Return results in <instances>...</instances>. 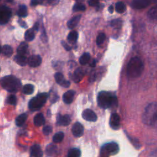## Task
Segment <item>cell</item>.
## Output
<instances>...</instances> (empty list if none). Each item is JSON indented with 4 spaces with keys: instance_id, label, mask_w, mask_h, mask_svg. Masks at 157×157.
<instances>
[{
    "instance_id": "1",
    "label": "cell",
    "mask_w": 157,
    "mask_h": 157,
    "mask_svg": "<svg viewBox=\"0 0 157 157\" xmlns=\"http://www.w3.org/2000/svg\"><path fill=\"white\" fill-rule=\"evenodd\" d=\"M142 121L148 126H157V102L150 103L145 107L142 114Z\"/></svg>"
},
{
    "instance_id": "2",
    "label": "cell",
    "mask_w": 157,
    "mask_h": 157,
    "mask_svg": "<svg viewBox=\"0 0 157 157\" xmlns=\"http://www.w3.org/2000/svg\"><path fill=\"white\" fill-rule=\"evenodd\" d=\"M144 64L138 57H134L130 59L127 66L126 74L129 78L134 79L139 77L144 71Z\"/></svg>"
},
{
    "instance_id": "3",
    "label": "cell",
    "mask_w": 157,
    "mask_h": 157,
    "mask_svg": "<svg viewBox=\"0 0 157 157\" xmlns=\"http://www.w3.org/2000/svg\"><path fill=\"white\" fill-rule=\"evenodd\" d=\"M98 103L100 107L108 109L117 104V99L109 92L101 91L98 96Z\"/></svg>"
},
{
    "instance_id": "4",
    "label": "cell",
    "mask_w": 157,
    "mask_h": 157,
    "mask_svg": "<svg viewBox=\"0 0 157 157\" xmlns=\"http://www.w3.org/2000/svg\"><path fill=\"white\" fill-rule=\"evenodd\" d=\"M2 88L10 93L18 91L21 86L20 81L13 75H7L2 77L1 80Z\"/></svg>"
},
{
    "instance_id": "5",
    "label": "cell",
    "mask_w": 157,
    "mask_h": 157,
    "mask_svg": "<svg viewBox=\"0 0 157 157\" xmlns=\"http://www.w3.org/2000/svg\"><path fill=\"white\" fill-rule=\"evenodd\" d=\"M48 94L46 93H42L32 98L28 104L29 109L32 111L39 110L46 102Z\"/></svg>"
},
{
    "instance_id": "6",
    "label": "cell",
    "mask_w": 157,
    "mask_h": 157,
    "mask_svg": "<svg viewBox=\"0 0 157 157\" xmlns=\"http://www.w3.org/2000/svg\"><path fill=\"white\" fill-rule=\"evenodd\" d=\"M118 145L115 142H109L104 144L101 150V156H109L115 155L118 151Z\"/></svg>"
},
{
    "instance_id": "7",
    "label": "cell",
    "mask_w": 157,
    "mask_h": 157,
    "mask_svg": "<svg viewBox=\"0 0 157 157\" xmlns=\"http://www.w3.org/2000/svg\"><path fill=\"white\" fill-rule=\"evenodd\" d=\"M12 15L11 9L6 6H1L0 9V23L4 25L7 23Z\"/></svg>"
},
{
    "instance_id": "8",
    "label": "cell",
    "mask_w": 157,
    "mask_h": 157,
    "mask_svg": "<svg viewBox=\"0 0 157 157\" xmlns=\"http://www.w3.org/2000/svg\"><path fill=\"white\" fill-rule=\"evenodd\" d=\"M155 3H157V0H132L131 6L133 9H142Z\"/></svg>"
},
{
    "instance_id": "9",
    "label": "cell",
    "mask_w": 157,
    "mask_h": 157,
    "mask_svg": "<svg viewBox=\"0 0 157 157\" xmlns=\"http://www.w3.org/2000/svg\"><path fill=\"white\" fill-rule=\"evenodd\" d=\"M82 117L86 121H96L97 120L96 114L91 109H86L82 112Z\"/></svg>"
},
{
    "instance_id": "10",
    "label": "cell",
    "mask_w": 157,
    "mask_h": 157,
    "mask_svg": "<svg viewBox=\"0 0 157 157\" xmlns=\"http://www.w3.org/2000/svg\"><path fill=\"white\" fill-rule=\"evenodd\" d=\"M83 131H84L83 126L79 122H76L72 126V132L73 135L74 136H75V137H80V136H82L83 135Z\"/></svg>"
},
{
    "instance_id": "11",
    "label": "cell",
    "mask_w": 157,
    "mask_h": 157,
    "mask_svg": "<svg viewBox=\"0 0 157 157\" xmlns=\"http://www.w3.org/2000/svg\"><path fill=\"white\" fill-rule=\"evenodd\" d=\"M110 126L113 129H117L120 127V118L119 115L116 113H113L111 115L110 118Z\"/></svg>"
},
{
    "instance_id": "12",
    "label": "cell",
    "mask_w": 157,
    "mask_h": 157,
    "mask_svg": "<svg viewBox=\"0 0 157 157\" xmlns=\"http://www.w3.org/2000/svg\"><path fill=\"white\" fill-rule=\"evenodd\" d=\"M59 0H31V5L34 6L38 4L54 6L59 2Z\"/></svg>"
},
{
    "instance_id": "13",
    "label": "cell",
    "mask_w": 157,
    "mask_h": 157,
    "mask_svg": "<svg viewBox=\"0 0 157 157\" xmlns=\"http://www.w3.org/2000/svg\"><path fill=\"white\" fill-rule=\"evenodd\" d=\"M42 62V58L39 55H31L28 58V64L30 67H36L39 66Z\"/></svg>"
},
{
    "instance_id": "14",
    "label": "cell",
    "mask_w": 157,
    "mask_h": 157,
    "mask_svg": "<svg viewBox=\"0 0 157 157\" xmlns=\"http://www.w3.org/2000/svg\"><path fill=\"white\" fill-rule=\"evenodd\" d=\"M55 78L56 82L62 86L68 88L70 86V82L67 80H64L63 75L60 72H56L55 74Z\"/></svg>"
},
{
    "instance_id": "15",
    "label": "cell",
    "mask_w": 157,
    "mask_h": 157,
    "mask_svg": "<svg viewBox=\"0 0 157 157\" xmlns=\"http://www.w3.org/2000/svg\"><path fill=\"white\" fill-rule=\"evenodd\" d=\"M56 120H57V123L59 125H62V126H67L70 124L71 121L70 116L68 115H61L59 114L57 116Z\"/></svg>"
},
{
    "instance_id": "16",
    "label": "cell",
    "mask_w": 157,
    "mask_h": 157,
    "mask_svg": "<svg viewBox=\"0 0 157 157\" xmlns=\"http://www.w3.org/2000/svg\"><path fill=\"white\" fill-rule=\"evenodd\" d=\"M84 71L82 68H77L72 75V80L76 83L80 82L84 76Z\"/></svg>"
},
{
    "instance_id": "17",
    "label": "cell",
    "mask_w": 157,
    "mask_h": 157,
    "mask_svg": "<svg viewBox=\"0 0 157 157\" xmlns=\"http://www.w3.org/2000/svg\"><path fill=\"white\" fill-rule=\"evenodd\" d=\"M75 93V92L74 90H69L66 91L63 96V101L66 104H71L73 101Z\"/></svg>"
},
{
    "instance_id": "18",
    "label": "cell",
    "mask_w": 157,
    "mask_h": 157,
    "mask_svg": "<svg viewBox=\"0 0 157 157\" xmlns=\"http://www.w3.org/2000/svg\"><path fill=\"white\" fill-rule=\"evenodd\" d=\"M30 155L31 156L34 157H40L43 155V152L38 145H34L31 147L30 150Z\"/></svg>"
},
{
    "instance_id": "19",
    "label": "cell",
    "mask_w": 157,
    "mask_h": 157,
    "mask_svg": "<svg viewBox=\"0 0 157 157\" xmlns=\"http://www.w3.org/2000/svg\"><path fill=\"white\" fill-rule=\"evenodd\" d=\"M14 61L21 66H25L28 63V59L25 55L18 54L14 57Z\"/></svg>"
},
{
    "instance_id": "20",
    "label": "cell",
    "mask_w": 157,
    "mask_h": 157,
    "mask_svg": "<svg viewBox=\"0 0 157 157\" xmlns=\"http://www.w3.org/2000/svg\"><path fill=\"white\" fill-rule=\"evenodd\" d=\"M81 18V15H76L74 17H72L71 20H69L67 22V27L70 29H72L74 28H75L77 24L78 23L80 20Z\"/></svg>"
},
{
    "instance_id": "21",
    "label": "cell",
    "mask_w": 157,
    "mask_h": 157,
    "mask_svg": "<svg viewBox=\"0 0 157 157\" xmlns=\"http://www.w3.org/2000/svg\"><path fill=\"white\" fill-rule=\"evenodd\" d=\"M34 123L36 126H40L45 123V118L42 113H39L34 117Z\"/></svg>"
},
{
    "instance_id": "22",
    "label": "cell",
    "mask_w": 157,
    "mask_h": 157,
    "mask_svg": "<svg viewBox=\"0 0 157 157\" xmlns=\"http://www.w3.org/2000/svg\"><path fill=\"white\" fill-rule=\"evenodd\" d=\"M28 45L26 42H21L20 44L18 45L17 47V53L18 55H25L28 53Z\"/></svg>"
},
{
    "instance_id": "23",
    "label": "cell",
    "mask_w": 157,
    "mask_h": 157,
    "mask_svg": "<svg viewBox=\"0 0 157 157\" xmlns=\"http://www.w3.org/2000/svg\"><path fill=\"white\" fill-rule=\"evenodd\" d=\"M148 17L149 18L157 20V5L152 7L148 12Z\"/></svg>"
},
{
    "instance_id": "24",
    "label": "cell",
    "mask_w": 157,
    "mask_h": 157,
    "mask_svg": "<svg viewBox=\"0 0 157 157\" xmlns=\"http://www.w3.org/2000/svg\"><path fill=\"white\" fill-rule=\"evenodd\" d=\"M27 114L26 113H22L18 116L17 118L15 119V124L18 126H20L23 124V123L25 122V121L27 119Z\"/></svg>"
},
{
    "instance_id": "25",
    "label": "cell",
    "mask_w": 157,
    "mask_h": 157,
    "mask_svg": "<svg viewBox=\"0 0 157 157\" xmlns=\"http://www.w3.org/2000/svg\"><path fill=\"white\" fill-rule=\"evenodd\" d=\"M1 53L6 56H10L13 53L12 48L8 45H4L2 46L1 49Z\"/></svg>"
},
{
    "instance_id": "26",
    "label": "cell",
    "mask_w": 157,
    "mask_h": 157,
    "mask_svg": "<svg viewBox=\"0 0 157 157\" xmlns=\"http://www.w3.org/2000/svg\"><path fill=\"white\" fill-rule=\"evenodd\" d=\"M35 37L34 29L33 28L28 29L25 33V39L26 41H31Z\"/></svg>"
},
{
    "instance_id": "27",
    "label": "cell",
    "mask_w": 157,
    "mask_h": 157,
    "mask_svg": "<svg viewBox=\"0 0 157 157\" xmlns=\"http://www.w3.org/2000/svg\"><path fill=\"white\" fill-rule=\"evenodd\" d=\"M126 9V7L125 4L123 2L119 1L117 2L115 4V10L120 13H122L124 12V11Z\"/></svg>"
},
{
    "instance_id": "28",
    "label": "cell",
    "mask_w": 157,
    "mask_h": 157,
    "mask_svg": "<svg viewBox=\"0 0 157 157\" xmlns=\"http://www.w3.org/2000/svg\"><path fill=\"white\" fill-rule=\"evenodd\" d=\"M27 8L25 5H20L17 10V15L20 17H25L27 16Z\"/></svg>"
},
{
    "instance_id": "29",
    "label": "cell",
    "mask_w": 157,
    "mask_h": 157,
    "mask_svg": "<svg viewBox=\"0 0 157 157\" xmlns=\"http://www.w3.org/2000/svg\"><path fill=\"white\" fill-rule=\"evenodd\" d=\"M56 146L51 144L47 146L45 149V153L47 155H53L56 151Z\"/></svg>"
},
{
    "instance_id": "30",
    "label": "cell",
    "mask_w": 157,
    "mask_h": 157,
    "mask_svg": "<svg viewBox=\"0 0 157 157\" xmlns=\"http://www.w3.org/2000/svg\"><path fill=\"white\" fill-rule=\"evenodd\" d=\"M78 38V33L75 31H72L70 32L67 36V40L71 42L74 43L77 41Z\"/></svg>"
},
{
    "instance_id": "31",
    "label": "cell",
    "mask_w": 157,
    "mask_h": 157,
    "mask_svg": "<svg viewBox=\"0 0 157 157\" xmlns=\"http://www.w3.org/2000/svg\"><path fill=\"white\" fill-rule=\"evenodd\" d=\"M34 88L31 84H26L23 86V92L26 94H31L34 92Z\"/></svg>"
},
{
    "instance_id": "32",
    "label": "cell",
    "mask_w": 157,
    "mask_h": 157,
    "mask_svg": "<svg viewBox=\"0 0 157 157\" xmlns=\"http://www.w3.org/2000/svg\"><path fill=\"white\" fill-rule=\"evenodd\" d=\"M81 155L80 150L78 148H71L69 150L67 156L69 157H79Z\"/></svg>"
},
{
    "instance_id": "33",
    "label": "cell",
    "mask_w": 157,
    "mask_h": 157,
    "mask_svg": "<svg viewBox=\"0 0 157 157\" xmlns=\"http://www.w3.org/2000/svg\"><path fill=\"white\" fill-rule=\"evenodd\" d=\"M90 59V54L88 53H85L80 56V59H79V62L81 64L85 65L89 61Z\"/></svg>"
},
{
    "instance_id": "34",
    "label": "cell",
    "mask_w": 157,
    "mask_h": 157,
    "mask_svg": "<svg viewBox=\"0 0 157 157\" xmlns=\"http://www.w3.org/2000/svg\"><path fill=\"white\" fill-rule=\"evenodd\" d=\"M64 133L63 132H58L56 133L53 137V142L55 143L61 142L64 138Z\"/></svg>"
},
{
    "instance_id": "35",
    "label": "cell",
    "mask_w": 157,
    "mask_h": 157,
    "mask_svg": "<svg viewBox=\"0 0 157 157\" xmlns=\"http://www.w3.org/2000/svg\"><path fill=\"white\" fill-rule=\"evenodd\" d=\"M86 7L82 3L77 2L74 4L72 8V10L74 12H78V11H84L85 10Z\"/></svg>"
},
{
    "instance_id": "36",
    "label": "cell",
    "mask_w": 157,
    "mask_h": 157,
    "mask_svg": "<svg viewBox=\"0 0 157 157\" xmlns=\"http://www.w3.org/2000/svg\"><path fill=\"white\" fill-rule=\"evenodd\" d=\"M121 24H122V21L120 19L113 20L110 22L111 26L115 28H120L121 26Z\"/></svg>"
},
{
    "instance_id": "37",
    "label": "cell",
    "mask_w": 157,
    "mask_h": 157,
    "mask_svg": "<svg viewBox=\"0 0 157 157\" xmlns=\"http://www.w3.org/2000/svg\"><path fill=\"white\" fill-rule=\"evenodd\" d=\"M105 39V35L103 33H101L98 34L97 38H96V44L98 45H101L104 42V41Z\"/></svg>"
},
{
    "instance_id": "38",
    "label": "cell",
    "mask_w": 157,
    "mask_h": 157,
    "mask_svg": "<svg viewBox=\"0 0 157 157\" xmlns=\"http://www.w3.org/2000/svg\"><path fill=\"white\" fill-rule=\"evenodd\" d=\"M7 103L11 104V105H15L17 102V98L15 95H10L7 97V100H6Z\"/></svg>"
},
{
    "instance_id": "39",
    "label": "cell",
    "mask_w": 157,
    "mask_h": 157,
    "mask_svg": "<svg viewBox=\"0 0 157 157\" xmlns=\"http://www.w3.org/2000/svg\"><path fill=\"white\" fill-rule=\"evenodd\" d=\"M42 131H43V133L47 136V135H49L52 131V128L51 126H45L43 128V129H42Z\"/></svg>"
},
{
    "instance_id": "40",
    "label": "cell",
    "mask_w": 157,
    "mask_h": 157,
    "mask_svg": "<svg viewBox=\"0 0 157 157\" xmlns=\"http://www.w3.org/2000/svg\"><path fill=\"white\" fill-rule=\"evenodd\" d=\"M99 0H89L88 4L91 6H96L99 4Z\"/></svg>"
},
{
    "instance_id": "41",
    "label": "cell",
    "mask_w": 157,
    "mask_h": 157,
    "mask_svg": "<svg viewBox=\"0 0 157 157\" xmlns=\"http://www.w3.org/2000/svg\"><path fill=\"white\" fill-rule=\"evenodd\" d=\"M61 44H62V45L64 47V48H65L66 50L69 51V50H70L71 49V47L68 44H67L65 42L62 41V42H61Z\"/></svg>"
},
{
    "instance_id": "42",
    "label": "cell",
    "mask_w": 157,
    "mask_h": 157,
    "mask_svg": "<svg viewBox=\"0 0 157 157\" xmlns=\"http://www.w3.org/2000/svg\"><path fill=\"white\" fill-rule=\"evenodd\" d=\"M19 24H20V25L21 26H22V27H23V28H26V27L27 26L26 23H25V21L21 20H19Z\"/></svg>"
},
{
    "instance_id": "43",
    "label": "cell",
    "mask_w": 157,
    "mask_h": 157,
    "mask_svg": "<svg viewBox=\"0 0 157 157\" xmlns=\"http://www.w3.org/2000/svg\"><path fill=\"white\" fill-rule=\"evenodd\" d=\"M33 29L36 31H37L39 29V23H36L35 25L33 26Z\"/></svg>"
},
{
    "instance_id": "44",
    "label": "cell",
    "mask_w": 157,
    "mask_h": 157,
    "mask_svg": "<svg viewBox=\"0 0 157 157\" xmlns=\"http://www.w3.org/2000/svg\"><path fill=\"white\" fill-rule=\"evenodd\" d=\"M108 10L109 11V12L110 13H113V6H109V9H108Z\"/></svg>"
},
{
    "instance_id": "45",
    "label": "cell",
    "mask_w": 157,
    "mask_h": 157,
    "mask_svg": "<svg viewBox=\"0 0 157 157\" xmlns=\"http://www.w3.org/2000/svg\"><path fill=\"white\" fill-rule=\"evenodd\" d=\"M90 66H91V67H95V66H96V60H93L92 62H91V63L90 64Z\"/></svg>"
},
{
    "instance_id": "46",
    "label": "cell",
    "mask_w": 157,
    "mask_h": 157,
    "mask_svg": "<svg viewBox=\"0 0 157 157\" xmlns=\"http://www.w3.org/2000/svg\"><path fill=\"white\" fill-rule=\"evenodd\" d=\"M6 1H7V2H12L13 0H5Z\"/></svg>"
},
{
    "instance_id": "47",
    "label": "cell",
    "mask_w": 157,
    "mask_h": 157,
    "mask_svg": "<svg viewBox=\"0 0 157 157\" xmlns=\"http://www.w3.org/2000/svg\"><path fill=\"white\" fill-rule=\"evenodd\" d=\"M78 1H80V0H78Z\"/></svg>"
}]
</instances>
